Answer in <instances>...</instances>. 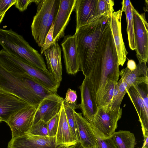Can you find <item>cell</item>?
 Returning a JSON list of instances; mask_svg holds the SVG:
<instances>
[{"label":"cell","mask_w":148,"mask_h":148,"mask_svg":"<svg viewBox=\"0 0 148 148\" xmlns=\"http://www.w3.org/2000/svg\"><path fill=\"white\" fill-rule=\"evenodd\" d=\"M147 63L139 62L135 69L130 71L126 67L120 72L121 78L127 84V89L143 83L148 84V68Z\"/></svg>","instance_id":"obj_21"},{"label":"cell","mask_w":148,"mask_h":148,"mask_svg":"<svg viewBox=\"0 0 148 148\" xmlns=\"http://www.w3.org/2000/svg\"><path fill=\"white\" fill-rule=\"evenodd\" d=\"M29 105L17 95L0 90V119L6 123L12 114Z\"/></svg>","instance_id":"obj_17"},{"label":"cell","mask_w":148,"mask_h":148,"mask_svg":"<svg viewBox=\"0 0 148 148\" xmlns=\"http://www.w3.org/2000/svg\"><path fill=\"white\" fill-rule=\"evenodd\" d=\"M73 148H82L80 144L79 143H77L75 145Z\"/></svg>","instance_id":"obj_39"},{"label":"cell","mask_w":148,"mask_h":148,"mask_svg":"<svg viewBox=\"0 0 148 148\" xmlns=\"http://www.w3.org/2000/svg\"><path fill=\"white\" fill-rule=\"evenodd\" d=\"M112 138L118 148H134L136 144L134 134L129 131H115Z\"/></svg>","instance_id":"obj_24"},{"label":"cell","mask_w":148,"mask_h":148,"mask_svg":"<svg viewBox=\"0 0 148 148\" xmlns=\"http://www.w3.org/2000/svg\"><path fill=\"white\" fill-rule=\"evenodd\" d=\"M16 0H0V15L14 5Z\"/></svg>","instance_id":"obj_35"},{"label":"cell","mask_w":148,"mask_h":148,"mask_svg":"<svg viewBox=\"0 0 148 148\" xmlns=\"http://www.w3.org/2000/svg\"><path fill=\"white\" fill-rule=\"evenodd\" d=\"M113 0H98L97 10L99 16L110 17L114 12Z\"/></svg>","instance_id":"obj_27"},{"label":"cell","mask_w":148,"mask_h":148,"mask_svg":"<svg viewBox=\"0 0 148 148\" xmlns=\"http://www.w3.org/2000/svg\"><path fill=\"white\" fill-rule=\"evenodd\" d=\"M56 136H40L29 133L12 137L8 148H56Z\"/></svg>","instance_id":"obj_11"},{"label":"cell","mask_w":148,"mask_h":148,"mask_svg":"<svg viewBox=\"0 0 148 148\" xmlns=\"http://www.w3.org/2000/svg\"><path fill=\"white\" fill-rule=\"evenodd\" d=\"M122 108L115 109L107 106H101L92 120L89 121L94 132L102 139L112 137L117 128L118 121L121 118Z\"/></svg>","instance_id":"obj_7"},{"label":"cell","mask_w":148,"mask_h":148,"mask_svg":"<svg viewBox=\"0 0 148 148\" xmlns=\"http://www.w3.org/2000/svg\"><path fill=\"white\" fill-rule=\"evenodd\" d=\"M126 93L137 113L143 138L148 136V110L146 108L140 95L134 86L128 88Z\"/></svg>","instance_id":"obj_22"},{"label":"cell","mask_w":148,"mask_h":148,"mask_svg":"<svg viewBox=\"0 0 148 148\" xmlns=\"http://www.w3.org/2000/svg\"><path fill=\"white\" fill-rule=\"evenodd\" d=\"M119 66L109 21L105 34L101 59L92 69L87 77L92 84L98 107L112 82L117 83L120 75Z\"/></svg>","instance_id":"obj_2"},{"label":"cell","mask_w":148,"mask_h":148,"mask_svg":"<svg viewBox=\"0 0 148 148\" xmlns=\"http://www.w3.org/2000/svg\"><path fill=\"white\" fill-rule=\"evenodd\" d=\"M58 41L55 40L44 52L47 66V71L55 79L60 83L62 79L61 49Z\"/></svg>","instance_id":"obj_18"},{"label":"cell","mask_w":148,"mask_h":148,"mask_svg":"<svg viewBox=\"0 0 148 148\" xmlns=\"http://www.w3.org/2000/svg\"><path fill=\"white\" fill-rule=\"evenodd\" d=\"M59 117V112L47 122L48 130V136L50 137L56 136Z\"/></svg>","instance_id":"obj_30"},{"label":"cell","mask_w":148,"mask_h":148,"mask_svg":"<svg viewBox=\"0 0 148 148\" xmlns=\"http://www.w3.org/2000/svg\"><path fill=\"white\" fill-rule=\"evenodd\" d=\"M109 17H99L92 23L76 30L80 71L86 77L101 58L102 48Z\"/></svg>","instance_id":"obj_1"},{"label":"cell","mask_w":148,"mask_h":148,"mask_svg":"<svg viewBox=\"0 0 148 148\" xmlns=\"http://www.w3.org/2000/svg\"><path fill=\"white\" fill-rule=\"evenodd\" d=\"M0 45L6 52L27 61L45 71H48L42 56L21 35L12 29L0 28Z\"/></svg>","instance_id":"obj_4"},{"label":"cell","mask_w":148,"mask_h":148,"mask_svg":"<svg viewBox=\"0 0 148 148\" xmlns=\"http://www.w3.org/2000/svg\"><path fill=\"white\" fill-rule=\"evenodd\" d=\"M2 121L0 119V122H1Z\"/></svg>","instance_id":"obj_41"},{"label":"cell","mask_w":148,"mask_h":148,"mask_svg":"<svg viewBox=\"0 0 148 148\" xmlns=\"http://www.w3.org/2000/svg\"><path fill=\"white\" fill-rule=\"evenodd\" d=\"M123 12H114L109 18L110 28L118 57L119 65L123 66L128 52L125 47L121 33V19Z\"/></svg>","instance_id":"obj_16"},{"label":"cell","mask_w":148,"mask_h":148,"mask_svg":"<svg viewBox=\"0 0 148 148\" xmlns=\"http://www.w3.org/2000/svg\"><path fill=\"white\" fill-rule=\"evenodd\" d=\"M121 4L122 7L121 10L125 12L126 17L129 45L130 49L134 50L135 49V45L132 12L133 6L129 0H123L122 1Z\"/></svg>","instance_id":"obj_23"},{"label":"cell","mask_w":148,"mask_h":148,"mask_svg":"<svg viewBox=\"0 0 148 148\" xmlns=\"http://www.w3.org/2000/svg\"><path fill=\"white\" fill-rule=\"evenodd\" d=\"M79 88L81 102L78 105V107L81 110L84 117L90 121L93 118L99 108L90 79L85 77Z\"/></svg>","instance_id":"obj_10"},{"label":"cell","mask_w":148,"mask_h":148,"mask_svg":"<svg viewBox=\"0 0 148 148\" xmlns=\"http://www.w3.org/2000/svg\"><path fill=\"white\" fill-rule=\"evenodd\" d=\"M127 84L122 79L118 82L110 107L115 109L120 108L124 97L127 93Z\"/></svg>","instance_id":"obj_26"},{"label":"cell","mask_w":148,"mask_h":148,"mask_svg":"<svg viewBox=\"0 0 148 148\" xmlns=\"http://www.w3.org/2000/svg\"><path fill=\"white\" fill-rule=\"evenodd\" d=\"M53 30L54 24L53 23L46 36L44 43L41 47L40 49L41 54H42L44 51L50 47L54 42L53 37Z\"/></svg>","instance_id":"obj_32"},{"label":"cell","mask_w":148,"mask_h":148,"mask_svg":"<svg viewBox=\"0 0 148 148\" xmlns=\"http://www.w3.org/2000/svg\"><path fill=\"white\" fill-rule=\"evenodd\" d=\"M117 83L112 82L103 96L98 107L101 106L110 107L115 89Z\"/></svg>","instance_id":"obj_29"},{"label":"cell","mask_w":148,"mask_h":148,"mask_svg":"<svg viewBox=\"0 0 148 148\" xmlns=\"http://www.w3.org/2000/svg\"><path fill=\"white\" fill-rule=\"evenodd\" d=\"M7 10H6L3 12L2 14L0 15V24L2 21L3 18H4L6 12H7Z\"/></svg>","instance_id":"obj_38"},{"label":"cell","mask_w":148,"mask_h":148,"mask_svg":"<svg viewBox=\"0 0 148 148\" xmlns=\"http://www.w3.org/2000/svg\"><path fill=\"white\" fill-rule=\"evenodd\" d=\"M36 108L29 105L10 116L6 123L10 128L12 137L28 133L33 124Z\"/></svg>","instance_id":"obj_9"},{"label":"cell","mask_w":148,"mask_h":148,"mask_svg":"<svg viewBox=\"0 0 148 148\" xmlns=\"http://www.w3.org/2000/svg\"><path fill=\"white\" fill-rule=\"evenodd\" d=\"M0 90L14 94L36 107L47 94L46 88L27 74L8 69L0 63Z\"/></svg>","instance_id":"obj_3"},{"label":"cell","mask_w":148,"mask_h":148,"mask_svg":"<svg viewBox=\"0 0 148 148\" xmlns=\"http://www.w3.org/2000/svg\"><path fill=\"white\" fill-rule=\"evenodd\" d=\"M40 1V0H16L14 5L20 11L23 12L27 9L30 4L34 2L37 4Z\"/></svg>","instance_id":"obj_34"},{"label":"cell","mask_w":148,"mask_h":148,"mask_svg":"<svg viewBox=\"0 0 148 148\" xmlns=\"http://www.w3.org/2000/svg\"><path fill=\"white\" fill-rule=\"evenodd\" d=\"M63 103L67 121L72 134L76 142L77 143H79L77 128L74 115L75 110L79 108L78 106L71 105L64 100Z\"/></svg>","instance_id":"obj_25"},{"label":"cell","mask_w":148,"mask_h":148,"mask_svg":"<svg viewBox=\"0 0 148 148\" xmlns=\"http://www.w3.org/2000/svg\"><path fill=\"white\" fill-rule=\"evenodd\" d=\"M136 56L141 63L148 61V24L145 13L140 14L132 8Z\"/></svg>","instance_id":"obj_8"},{"label":"cell","mask_w":148,"mask_h":148,"mask_svg":"<svg viewBox=\"0 0 148 148\" xmlns=\"http://www.w3.org/2000/svg\"><path fill=\"white\" fill-rule=\"evenodd\" d=\"M63 100L56 93L44 98L36 108L33 124L40 120L47 122L59 112Z\"/></svg>","instance_id":"obj_12"},{"label":"cell","mask_w":148,"mask_h":148,"mask_svg":"<svg viewBox=\"0 0 148 148\" xmlns=\"http://www.w3.org/2000/svg\"><path fill=\"white\" fill-rule=\"evenodd\" d=\"M59 114V120L56 136V146L62 145L69 147L76 145L77 143L75 139L71 130L63 103Z\"/></svg>","instance_id":"obj_20"},{"label":"cell","mask_w":148,"mask_h":148,"mask_svg":"<svg viewBox=\"0 0 148 148\" xmlns=\"http://www.w3.org/2000/svg\"><path fill=\"white\" fill-rule=\"evenodd\" d=\"M87 148H98V147L97 145H96Z\"/></svg>","instance_id":"obj_40"},{"label":"cell","mask_w":148,"mask_h":148,"mask_svg":"<svg viewBox=\"0 0 148 148\" xmlns=\"http://www.w3.org/2000/svg\"><path fill=\"white\" fill-rule=\"evenodd\" d=\"M27 133L32 135L48 136V130L47 122L40 120L32 125Z\"/></svg>","instance_id":"obj_28"},{"label":"cell","mask_w":148,"mask_h":148,"mask_svg":"<svg viewBox=\"0 0 148 148\" xmlns=\"http://www.w3.org/2000/svg\"><path fill=\"white\" fill-rule=\"evenodd\" d=\"M0 63L8 69L27 74L53 92L56 93L59 87L60 83L58 82L48 71H44L3 49L0 51Z\"/></svg>","instance_id":"obj_5"},{"label":"cell","mask_w":148,"mask_h":148,"mask_svg":"<svg viewBox=\"0 0 148 148\" xmlns=\"http://www.w3.org/2000/svg\"><path fill=\"white\" fill-rule=\"evenodd\" d=\"M60 0H40L31 26L32 35L41 47L53 23L59 7Z\"/></svg>","instance_id":"obj_6"},{"label":"cell","mask_w":148,"mask_h":148,"mask_svg":"<svg viewBox=\"0 0 148 148\" xmlns=\"http://www.w3.org/2000/svg\"><path fill=\"white\" fill-rule=\"evenodd\" d=\"M94 134L98 148H118L112 137L103 139Z\"/></svg>","instance_id":"obj_31"},{"label":"cell","mask_w":148,"mask_h":148,"mask_svg":"<svg viewBox=\"0 0 148 148\" xmlns=\"http://www.w3.org/2000/svg\"><path fill=\"white\" fill-rule=\"evenodd\" d=\"M77 96L76 91L70 88H68L64 100L67 103L72 105H77Z\"/></svg>","instance_id":"obj_33"},{"label":"cell","mask_w":148,"mask_h":148,"mask_svg":"<svg viewBox=\"0 0 148 148\" xmlns=\"http://www.w3.org/2000/svg\"><path fill=\"white\" fill-rule=\"evenodd\" d=\"M97 3L98 0H76L75 8L76 30L92 23L100 16L98 13Z\"/></svg>","instance_id":"obj_15"},{"label":"cell","mask_w":148,"mask_h":148,"mask_svg":"<svg viewBox=\"0 0 148 148\" xmlns=\"http://www.w3.org/2000/svg\"><path fill=\"white\" fill-rule=\"evenodd\" d=\"M141 148H148V136L143 138V143Z\"/></svg>","instance_id":"obj_37"},{"label":"cell","mask_w":148,"mask_h":148,"mask_svg":"<svg viewBox=\"0 0 148 148\" xmlns=\"http://www.w3.org/2000/svg\"><path fill=\"white\" fill-rule=\"evenodd\" d=\"M74 115L78 130L79 142L82 148L97 145L94 133L89 121L82 116V113L75 111Z\"/></svg>","instance_id":"obj_19"},{"label":"cell","mask_w":148,"mask_h":148,"mask_svg":"<svg viewBox=\"0 0 148 148\" xmlns=\"http://www.w3.org/2000/svg\"><path fill=\"white\" fill-rule=\"evenodd\" d=\"M61 45L66 72L75 75L80 71L75 34L65 36Z\"/></svg>","instance_id":"obj_14"},{"label":"cell","mask_w":148,"mask_h":148,"mask_svg":"<svg viewBox=\"0 0 148 148\" xmlns=\"http://www.w3.org/2000/svg\"><path fill=\"white\" fill-rule=\"evenodd\" d=\"M76 0H60L54 24L53 39L58 41L64 36V31L75 10Z\"/></svg>","instance_id":"obj_13"},{"label":"cell","mask_w":148,"mask_h":148,"mask_svg":"<svg viewBox=\"0 0 148 148\" xmlns=\"http://www.w3.org/2000/svg\"><path fill=\"white\" fill-rule=\"evenodd\" d=\"M137 64L134 60H128L127 63V67L130 71H133L135 69L136 67Z\"/></svg>","instance_id":"obj_36"}]
</instances>
